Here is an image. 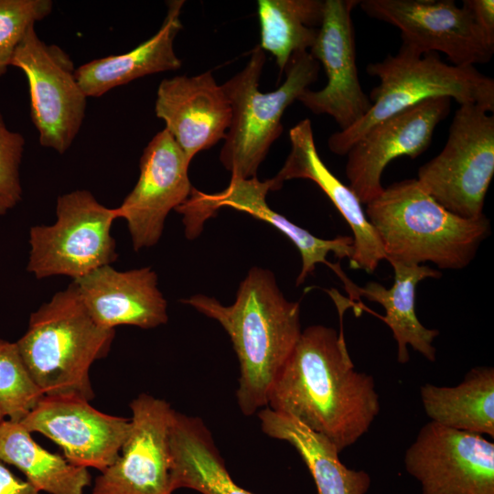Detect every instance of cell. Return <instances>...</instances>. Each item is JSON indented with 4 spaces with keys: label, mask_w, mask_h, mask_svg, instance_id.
<instances>
[{
    "label": "cell",
    "mask_w": 494,
    "mask_h": 494,
    "mask_svg": "<svg viewBox=\"0 0 494 494\" xmlns=\"http://www.w3.org/2000/svg\"><path fill=\"white\" fill-rule=\"evenodd\" d=\"M423 494H494V443L430 421L404 456Z\"/></svg>",
    "instance_id": "8fae6325"
},
{
    "label": "cell",
    "mask_w": 494,
    "mask_h": 494,
    "mask_svg": "<svg viewBox=\"0 0 494 494\" xmlns=\"http://www.w3.org/2000/svg\"><path fill=\"white\" fill-rule=\"evenodd\" d=\"M260 48L283 73L291 58L309 51L323 16L324 0H259Z\"/></svg>",
    "instance_id": "4316f807"
},
{
    "label": "cell",
    "mask_w": 494,
    "mask_h": 494,
    "mask_svg": "<svg viewBox=\"0 0 494 494\" xmlns=\"http://www.w3.org/2000/svg\"><path fill=\"white\" fill-rule=\"evenodd\" d=\"M290 152L275 177L273 190L286 180L305 178L313 181L328 196L353 232L354 253L349 259L352 269L373 273L385 259L381 242L367 219L361 203L350 189L336 177L320 158L309 119H304L289 131Z\"/></svg>",
    "instance_id": "ffe728a7"
},
{
    "label": "cell",
    "mask_w": 494,
    "mask_h": 494,
    "mask_svg": "<svg viewBox=\"0 0 494 494\" xmlns=\"http://www.w3.org/2000/svg\"><path fill=\"white\" fill-rule=\"evenodd\" d=\"M114 329L99 326L73 282L30 315L16 342L24 364L44 396L94 398L90 369L107 356Z\"/></svg>",
    "instance_id": "277c9868"
},
{
    "label": "cell",
    "mask_w": 494,
    "mask_h": 494,
    "mask_svg": "<svg viewBox=\"0 0 494 494\" xmlns=\"http://www.w3.org/2000/svg\"><path fill=\"white\" fill-rule=\"evenodd\" d=\"M28 373L16 342L0 338V408L20 422L43 397Z\"/></svg>",
    "instance_id": "83f0119b"
},
{
    "label": "cell",
    "mask_w": 494,
    "mask_h": 494,
    "mask_svg": "<svg viewBox=\"0 0 494 494\" xmlns=\"http://www.w3.org/2000/svg\"><path fill=\"white\" fill-rule=\"evenodd\" d=\"M0 460L22 471L28 482L48 494H83L91 485L88 468L38 445L19 422L0 423Z\"/></svg>",
    "instance_id": "484cf974"
},
{
    "label": "cell",
    "mask_w": 494,
    "mask_h": 494,
    "mask_svg": "<svg viewBox=\"0 0 494 494\" xmlns=\"http://www.w3.org/2000/svg\"><path fill=\"white\" fill-rule=\"evenodd\" d=\"M450 105L446 97L426 100L374 124L353 144L346 154V176L361 204L382 192L381 175L392 160L416 158L426 151Z\"/></svg>",
    "instance_id": "2e32d148"
},
{
    "label": "cell",
    "mask_w": 494,
    "mask_h": 494,
    "mask_svg": "<svg viewBox=\"0 0 494 494\" xmlns=\"http://www.w3.org/2000/svg\"><path fill=\"white\" fill-rule=\"evenodd\" d=\"M57 220L50 225H35L29 231L27 270L38 279L65 275L73 280L117 259L111 234L115 209L101 204L89 190L59 196Z\"/></svg>",
    "instance_id": "ba28073f"
},
{
    "label": "cell",
    "mask_w": 494,
    "mask_h": 494,
    "mask_svg": "<svg viewBox=\"0 0 494 494\" xmlns=\"http://www.w3.org/2000/svg\"><path fill=\"white\" fill-rule=\"evenodd\" d=\"M171 486L201 494H254L231 477L203 421L177 411L169 431Z\"/></svg>",
    "instance_id": "603a6c76"
},
{
    "label": "cell",
    "mask_w": 494,
    "mask_h": 494,
    "mask_svg": "<svg viewBox=\"0 0 494 494\" xmlns=\"http://www.w3.org/2000/svg\"><path fill=\"white\" fill-rule=\"evenodd\" d=\"M360 0H324L317 38L309 49L327 75L319 91L306 89L297 101L315 114H328L345 131L360 121L371 107L363 91L356 66L352 10Z\"/></svg>",
    "instance_id": "7c38bea8"
},
{
    "label": "cell",
    "mask_w": 494,
    "mask_h": 494,
    "mask_svg": "<svg viewBox=\"0 0 494 494\" xmlns=\"http://www.w3.org/2000/svg\"><path fill=\"white\" fill-rule=\"evenodd\" d=\"M267 405L324 435L339 453L369 431L381 410L374 379L355 370L343 328L323 325L302 330Z\"/></svg>",
    "instance_id": "6da1fadb"
},
{
    "label": "cell",
    "mask_w": 494,
    "mask_h": 494,
    "mask_svg": "<svg viewBox=\"0 0 494 494\" xmlns=\"http://www.w3.org/2000/svg\"><path fill=\"white\" fill-rule=\"evenodd\" d=\"M10 66L27 77L31 119L40 145L64 154L82 125L88 98L71 59L57 45L41 40L32 27L16 48Z\"/></svg>",
    "instance_id": "9c48e42d"
},
{
    "label": "cell",
    "mask_w": 494,
    "mask_h": 494,
    "mask_svg": "<svg viewBox=\"0 0 494 494\" xmlns=\"http://www.w3.org/2000/svg\"><path fill=\"white\" fill-rule=\"evenodd\" d=\"M19 423L56 443L71 464L101 472L118 459L131 426L78 396H43Z\"/></svg>",
    "instance_id": "e0dca14e"
},
{
    "label": "cell",
    "mask_w": 494,
    "mask_h": 494,
    "mask_svg": "<svg viewBox=\"0 0 494 494\" xmlns=\"http://www.w3.org/2000/svg\"><path fill=\"white\" fill-rule=\"evenodd\" d=\"M424 410L443 426L494 437V369L478 366L456 386L425 383L420 388Z\"/></svg>",
    "instance_id": "d4e9b609"
},
{
    "label": "cell",
    "mask_w": 494,
    "mask_h": 494,
    "mask_svg": "<svg viewBox=\"0 0 494 494\" xmlns=\"http://www.w3.org/2000/svg\"><path fill=\"white\" fill-rule=\"evenodd\" d=\"M264 63V51L257 45L243 69L221 85L232 115L220 160L231 177H257L271 145L282 134L286 108L318 77L319 62L308 51L299 52L289 60L283 84L263 92L259 81Z\"/></svg>",
    "instance_id": "8992f818"
},
{
    "label": "cell",
    "mask_w": 494,
    "mask_h": 494,
    "mask_svg": "<svg viewBox=\"0 0 494 494\" xmlns=\"http://www.w3.org/2000/svg\"><path fill=\"white\" fill-rule=\"evenodd\" d=\"M181 302L228 333L239 360L236 397L242 413L250 416L267 406L271 386L302 332L299 303L287 300L274 274L257 266L249 270L230 306L205 295Z\"/></svg>",
    "instance_id": "7a4b0ae2"
},
{
    "label": "cell",
    "mask_w": 494,
    "mask_h": 494,
    "mask_svg": "<svg viewBox=\"0 0 494 494\" xmlns=\"http://www.w3.org/2000/svg\"><path fill=\"white\" fill-rule=\"evenodd\" d=\"M51 0H0V77L28 29L48 16Z\"/></svg>",
    "instance_id": "f1b7e54d"
},
{
    "label": "cell",
    "mask_w": 494,
    "mask_h": 494,
    "mask_svg": "<svg viewBox=\"0 0 494 494\" xmlns=\"http://www.w3.org/2000/svg\"><path fill=\"white\" fill-rule=\"evenodd\" d=\"M155 112L189 162L199 152L224 140L232 115L223 88L210 70L163 80Z\"/></svg>",
    "instance_id": "ac0fdd59"
},
{
    "label": "cell",
    "mask_w": 494,
    "mask_h": 494,
    "mask_svg": "<svg viewBox=\"0 0 494 494\" xmlns=\"http://www.w3.org/2000/svg\"><path fill=\"white\" fill-rule=\"evenodd\" d=\"M91 318L101 327L154 328L168 320L167 302L150 267L118 271L109 265L72 281Z\"/></svg>",
    "instance_id": "d6986e66"
},
{
    "label": "cell",
    "mask_w": 494,
    "mask_h": 494,
    "mask_svg": "<svg viewBox=\"0 0 494 494\" xmlns=\"http://www.w3.org/2000/svg\"><path fill=\"white\" fill-rule=\"evenodd\" d=\"M494 175V115L477 104L456 110L442 151L418 169L422 188L464 219L483 215Z\"/></svg>",
    "instance_id": "52a82bcc"
},
{
    "label": "cell",
    "mask_w": 494,
    "mask_h": 494,
    "mask_svg": "<svg viewBox=\"0 0 494 494\" xmlns=\"http://www.w3.org/2000/svg\"><path fill=\"white\" fill-rule=\"evenodd\" d=\"M185 1L167 2L159 30L132 50L93 59L76 69V79L87 97H100L113 88L136 79L179 69L181 60L174 42L182 28L180 15Z\"/></svg>",
    "instance_id": "7402d4cb"
},
{
    "label": "cell",
    "mask_w": 494,
    "mask_h": 494,
    "mask_svg": "<svg viewBox=\"0 0 494 494\" xmlns=\"http://www.w3.org/2000/svg\"><path fill=\"white\" fill-rule=\"evenodd\" d=\"M24 146L23 135L9 130L0 113V216L22 199L19 168Z\"/></svg>",
    "instance_id": "f546056e"
},
{
    "label": "cell",
    "mask_w": 494,
    "mask_h": 494,
    "mask_svg": "<svg viewBox=\"0 0 494 494\" xmlns=\"http://www.w3.org/2000/svg\"><path fill=\"white\" fill-rule=\"evenodd\" d=\"M258 418L265 435L295 448L313 477L317 494H366L369 474L344 466L338 450L324 435L269 407L261 409Z\"/></svg>",
    "instance_id": "cb8c5ba5"
},
{
    "label": "cell",
    "mask_w": 494,
    "mask_h": 494,
    "mask_svg": "<svg viewBox=\"0 0 494 494\" xmlns=\"http://www.w3.org/2000/svg\"><path fill=\"white\" fill-rule=\"evenodd\" d=\"M130 409L120 456L95 478L92 494H173L169 431L176 411L147 393L134 399Z\"/></svg>",
    "instance_id": "4fadbf2b"
},
{
    "label": "cell",
    "mask_w": 494,
    "mask_h": 494,
    "mask_svg": "<svg viewBox=\"0 0 494 494\" xmlns=\"http://www.w3.org/2000/svg\"><path fill=\"white\" fill-rule=\"evenodd\" d=\"M271 190V178L261 181L257 177H231L228 187L217 193L208 194L192 188L188 199L176 210L183 215L185 234L189 240L197 238L203 230L204 222L216 216L223 207L248 213L271 224L285 234L301 254L302 268L296 278V285L305 282L317 263L328 266L327 255L329 252L338 259L347 257L349 260L352 257L354 242L351 236H338L331 240L314 236L269 207L266 195Z\"/></svg>",
    "instance_id": "9a60e30c"
},
{
    "label": "cell",
    "mask_w": 494,
    "mask_h": 494,
    "mask_svg": "<svg viewBox=\"0 0 494 494\" xmlns=\"http://www.w3.org/2000/svg\"><path fill=\"white\" fill-rule=\"evenodd\" d=\"M365 14L401 31L403 44L420 53L441 52L451 64H484L494 53L491 41L467 7L452 0H363Z\"/></svg>",
    "instance_id": "30bf717a"
},
{
    "label": "cell",
    "mask_w": 494,
    "mask_h": 494,
    "mask_svg": "<svg viewBox=\"0 0 494 494\" xmlns=\"http://www.w3.org/2000/svg\"><path fill=\"white\" fill-rule=\"evenodd\" d=\"M0 460V494H41L27 479L15 476Z\"/></svg>",
    "instance_id": "1f68e13d"
},
{
    "label": "cell",
    "mask_w": 494,
    "mask_h": 494,
    "mask_svg": "<svg viewBox=\"0 0 494 494\" xmlns=\"http://www.w3.org/2000/svg\"><path fill=\"white\" fill-rule=\"evenodd\" d=\"M189 165L165 128L145 147L138 180L122 204L114 208L117 219L127 223L134 251L156 245L168 213L189 197L193 188Z\"/></svg>",
    "instance_id": "5bb4252c"
},
{
    "label": "cell",
    "mask_w": 494,
    "mask_h": 494,
    "mask_svg": "<svg viewBox=\"0 0 494 494\" xmlns=\"http://www.w3.org/2000/svg\"><path fill=\"white\" fill-rule=\"evenodd\" d=\"M366 71L379 80L370 93L371 107L345 131L332 134L328 145L336 155L349 148L374 124L426 100L446 97L459 105L477 104L494 111V80L473 66L445 62L437 53H420L402 43L395 55L370 63Z\"/></svg>",
    "instance_id": "5b68a950"
},
{
    "label": "cell",
    "mask_w": 494,
    "mask_h": 494,
    "mask_svg": "<svg viewBox=\"0 0 494 494\" xmlns=\"http://www.w3.org/2000/svg\"><path fill=\"white\" fill-rule=\"evenodd\" d=\"M385 260L406 265L425 262L440 269L460 270L475 258L490 234L485 214L461 218L442 207L416 178L394 182L366 204Z\"/></svg>",
    "instance_id": "3957f363"
},
{
    "label": "cell",
    "mask_w": 494,
    "mask_h": 494,
    "mask_svg": "<svg viewBox=\"0 0 494 494\" xmlns=\"http://www.w3.org/2000/svg\"><path fill=\"white\" fill-rule=\"evenodd\" d=\"M463 5L467 8L485 35L494 41V1L464 0Z\"/></svg>",
    "instance_id": "4dcf8cb0"
},
{
    "label": "cell",
    "mask_w": 494,
    "mask_h": 494,
    "mask_svg": "<svg viewBox=\"0 0 494 494\" xmlns=\"http://www.w3.org/2000/svg\"><path fill=\"white\" fill-rule=\"evenodd\" d=\"M394 272V281L387 289L378 282H369L365 286L352 283L341 270L339 263H329L337 275L342 280L350 299L364 296L369 301L381 304L385 316H378L392 329L397 342V360L401 364L410 360L407 346L421 353L429 361L435 360L436 349L433 345L439 335L436 329L425 328L415 314V289L419 282L426 278H439L441 272L428 265H406L390 262Z\"/></svg>",
    "instance_id": "44dd1931"
},
{
    "label": "cell",
    "mask_w": 494,
    "mask_h": 494,
    "mask_svg": "<svg viewBox=\"0 0 494 494\" xmlns=\"http://www.w3.org/2000/svg\"><path fill=\"white\" fill-rule=\"evenodd\" d=\"M5 413H4V412L2 411V409L0 408V423H1L3 420H5Z\"/></svg>",
    "instance_id": "d6a6232c"
}]
</instances>
